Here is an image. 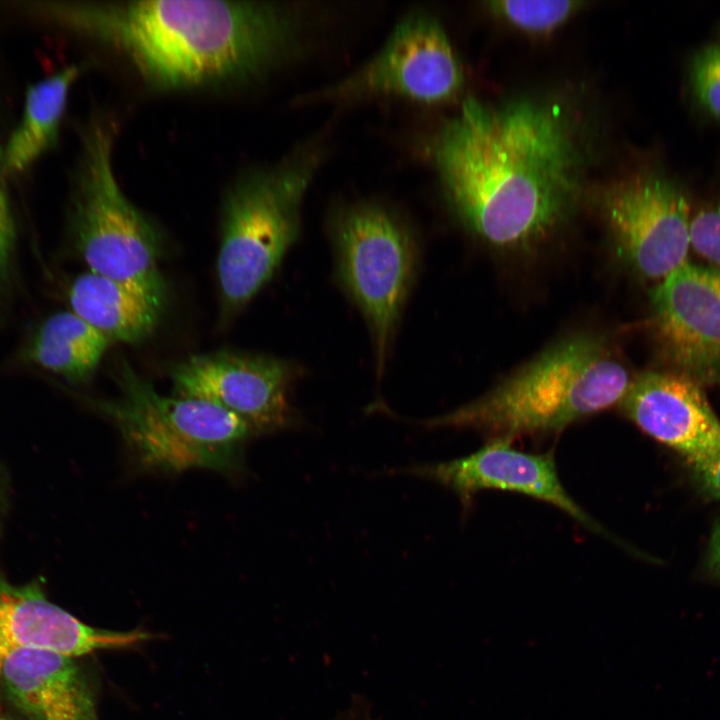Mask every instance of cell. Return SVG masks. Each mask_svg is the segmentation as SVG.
Returning a JSON list of instances; mask_svg holds the SVG:
<instances>
[{
    "label": "cell",
    "mask_w": 720,
    "mask_h": 720,
    "mask_svg": "<svg viewBox=\"0 0 720 720\" xmlns=\"http://www.w3.org/2000/svg\"><path fill=\"white\" fill-rule=\"evenodd\" d=\"M581 120L552 97L463 100L430 146L461 223L502 249L529 248L556 232L584 192L590 151Z\"/></svg>",
    "instance_id": "6da1fadb"
},
{
    "label": "cell",
    "mask_w": 720,
    "mask_h": 720,
    "mask_svg": "<svg viewBox=\"0 0 720 720\" xmlns=\"http://www.w3.org/2000/svg\"><path fill=\"white\" fill-rule=\"evenodd\" d=\"M22 13L106 43L159 89L254 78L287 56L299 31L288 8L263 1L40 0Z\"/></svg>",
    "instance_id": "7a4b0ae2"
},
{
    "label": "cell",
    "mask_w": 720,
    "mask_h": 720,
    "mask_svg": "<svg viewBox=\"0 0 720 720\" xmlns=\"http://www.w3.org/2000/svg\"><path fill=\"white\" fill-rule=\"evenodd\" d=\"M631 380L607 337L576 333L545 349L479 398L417 423L430 429H473L490 440L558 433L619 405Z\"/></svg>",
    "instance_id": "3957f363"
},
{
    "label": "cell",
    "mask_w": 720,
    "mask_h": 720,
    "mask_svg": "<svg viewBox=\"0 0 720 720\" xmlns=\"http://www.w3.org/2000/svg\"><path fill=\"white\" fill-rule=\"evenodd\" d=\"M319 139L242 176L226 194L217 260L222 315L232 317L270 280L299 232L300 207L324 159Z\"/></svg>",
    "instance_id": "277c9868"
},
{
    "label": "cell",
    "mask_w": 720,
    "mask_h": 720,
    "mask_svg": "<svg viewBox=\"0 0 720 720\" xmlns=\"http://www.w3.org/2000/svg\"><path fill=\"white\" fill-rule=\"evenodd\" d=\"M115 126L96 119L81 134L69 229L89 271L140 291L160 306L166 284L159 270L157 228L125 196L113 168Z\"/></svg>",
    "instance_id": "5b68a950"
},
{
    "label": "cell",
    "mask_w": 720,
    "mask_h": 720,
    "mask_svg": "<svg viewBox=\"0 0 720 720\" xmlns=\"http://www.w3.org/2000/svg\"><path fill=\"white\" fill-rule=\"evenodd\" d=\"M121 395L89 399L119 430L144 468L181 472L205 468L233 474L246 441L254 436L241 418L210 402L159 394L122 360L116 370Z\"/></svg>",
    "instance_id": "8992f818"
},
{
    "label": "cell",
    "mask_w": 720,
    "mask_h": 720,
    "mask_svg": "<svg viewBox=\"0 0 720 720\" xmlns=\"http://www.w3.org/2000/svg\"><path fill=\"white\" fill-rule=\"evenodd\" d=\"M331 232L341 281L370 328L380 378L415 273L414 239L399 216L374 202L340 209Z\"/></svg>",
    "instance_id": "52a82bcc"
},
{
    "label": "cell",
    "mask_w": 720,
    "mask_h": 720,
    "mask_svg": "<svg viewBox=\"0 0 720 720\" xmlns=\"http://www.w3.org/2000/svg\"><path fill=\"white\" fill-rule=\"evenodd\" d=\"M463 81L460 60L440 21L428 13L414 12L400 20L366 63L302 101L394 96L434 104L457 96Z\"/></svg>",
    "instance_id": "ba28073f"
},
{
    "label": "cell",
    "mask_w": 720,
    "mask_h": 720,
    "mask_svg": "<svg viewBox=\"0 0 720 720\" xmlns=\"http://www.w3.org/2000/svg\"><path fill=\"white\" fill-rule=\"evenodd\" d=\"M601 208L619 258L639 275L663 279L687 262L690 204L668 179L630 174L605 191Z\"/></svg>",
    "instance_id": "9c48e42d"
},
{
    "label": "cell",
    "mask_w": 720,
    "mask_h": 720,
    "mask_svg": "<svg viewBox=\"0 0 720 720\" xmlns=\"http://www.w3.org/2000/svg\"><path fill=\"white\" fill-rule=\"evenodd\" d=\"M179 397L215 404L241 418L254 435L297 426L290 401L291 363L266 355L220 350L191 355L169 370Z\"/></svg>",
    "instance_id": "30bf717a"
},
{
    "label": "cell",
    "mask_w": 720,
    "mask_h": 720,
    "mask_svg": "<svg viewBox=\"0 0 720 720\" xmlns=\"http://www.w3.org/2000/svg\"><path fill=\"white\" fill-rule=\"evenodd\" d=\"M666 359L698 384L720 381V269L685 262L651 292Z\"/></svg>",
    "instance_id": "8fae6325"
},
{
    "label": "cell",
    "mask_w": 720,
    "mask_h": 720,
    "mask_svg": "<svg viewBox=\"0 0 720 720\" xmlns=\"http://www.w3.org/2000/svg\"><path fill=\"white\" fill-rule=\"evenodd\" d=\"M435 481L452 490L466 507L483 490H502L529 496L562 510L578 523L617 542L566 491L551 453L520 451L507 439H491L465 457L447 462L414 465L393 470Z\"/></svg>",
    "instance_id": "7c38bea8"
},
{
    "label": "cell",
    "mask_w": 720,
    "mask_h": 720,
    "mask_svg": "<svg viewBox=\"0 0 720 720\" xmlns=\"http://www.w3.org/2000/svg\"><path fill=\"white\" fill-rule=\"evenodd\" d=\"M619 406L642 431L694 468L720 451V420L700 384L680 373L649 371L632 378Z\"/></svg>",
    "instance_id": "4fadbf2b"
},
{
    "label": "cell",
    "mask_w": 720,
    "mask_h": 720,
    "mask_svg": "<svg viewBox=\"0 0 720 720\" xmlns=\"http://www.w3.org/2000/svg\"><path fill=\"white\" fill-rule=\"evenodd\" d=\"M147 638L143 631L94 628L49 601L38 583L16 585L0 573V669L19 650H48L74 658Z\"/></svg>",
    "instance_id": "5bb4252c"
},
{
    "label": "cell",
    "mask_w": 720,
    "mask_h": 720,
    "mask_svg": "<svg viewBox=\"0 0 720 720\" xmlns=\"http://www.w3.org/2000/svg\"><path fill=\"white\" fill-rule=\"evenodd\" d=\"M0 680L27 720H97L92 692L72 657L19 650L3 662Z\"/></svg>",
    "instance_id": "9a60e30c"
},
{
    "label": "cell",
    "mask_w": 720,
    "mask_h": 720,
    "mask_svg": "<svg viewBox=\"0 0 720 720\" xmlns=\"http://www.w3.org/2000/svg\"><path fill=\"white\" fill-rule=\"evenodd\" d=\"M71 311L111 342L136 344L154 331L162 306L123 283L87 272L68 290Z\"/></svg>",
    "instance_id": "2e32d148"
},
{
    "label": "cell",
    "mask_w": 720,
    "mask_h": 720,
    "mask_svg": "<svg viewBox=\"0 0 720 720\" xmlns=\"http://www.w3.org/2000/svg\"><path fill=\"white\" fill-rule=\"evenodd\" d=\"M82 71L69 65L27 88L22 117L3 148L7 173L23 172L56 144L70 88Z\"/></svg>",
    "instance_id": "e0dca14e"
},
{
    "label": "cell",
    "mask_w": 720,
    "mask_h": 720,
    "mask_svg": "<svg viewBox=\"0 0 720 720\" xmlns=\"http://www.w3.org/2000/svg\"><path fill=\"white\" fill-rule=\"evenodd\" d=\"M110 343L73 311H61L35 329L26 356L35 365L79 384L93 376Z\"/></svg>",
    "instance_id": "ac0fdd59"
},
{
    "label": "cell",
    "mask_w": 720,
    "mask_h": 720,
    "mask_svg": "<svg viewBox=\"0 0 720 720\" xmlns=\"http://www.w3.org/2000/svg\"><path fill=\"white\" fill-rule=\"evenodd\" d=\"M489 10L521 31L544 35L563 25L581 9L571 0H501L487 3Z\"/></svg>",
    "instance_id": "d6986e66"
},
{
    "label": "cell",
    "mask_w": 720,
    "mask_h": 720,
    "mask_svg": "<svg viewBox=\"0 0 720 720\" xmlns=\"http://www.w3.org/2000/svg\"><path fill=\"white\" fill-rule=\"evenodd\" d=\"M692 80L700 103L711 115L720 119V46L706 47L697 54Z\"/></svg>",
    "instance_id": "ffe728a7"
},
{
    "label": "cell",
    "mask_w": 720,
    "mask_h": 720,
    "mask_svg": "<svg viewBox=\"0 0 720 720\" xmlns=\"http://www.w3.org/2000/svg\"><path fill=\"white\" fill-rule=\"evenodd\" d=\"M690 244L699 255L720 269V203L692 216Z\"/></svg>",
    "instance_id": "44dd1931"
},
{
    "label": "cell",
    "mask_w": 720,
    "mask_h": 720,
    "mask_svg": "<svg viewBox=\"0 0 720 720\" xmlns=\"http://www.w3.org/2000/svg\"><path fill=\"white\" fill-rule=\"evenodd\" d=\"M17 231L14 215L4 186L0 183V297L7 293L12 284Z\"/></svg>",
    "instance_id": "7402d4cb"
},
{
    "label": "cell",
    "mask_w": 720,
    "mask_h": 720,
    "mask_svg": "<svg viewBox=\"0 0 720 720\" xmlns=\"http://www.w3.org/2000/svg\"><path fill=\"white\" fill-rule=\"evenodd\" d=\"M333 720H384L365 696H352Z\"/></svg>",
    "instance_id": "603a6c76"
},
{
    "label": "cell",
    "mask_w": 720,
    "mask_h": 720,
    "mask_svg": "<svg viewBox=\"0 0 720 720\" xmlns=\"http://www.w3.org/2000/svg\"><path fill=\"white\" fill-rule=\"evenodd\" d=\"M694 470L701 488L709 496L720 500V451L712 460Z\"/></svg>",
    "instance_id": "cb8c5ba5"
},
{
    "label": "cell",
    "mask_w": 720,
    "mask_h": 720,
    "mask_svg": "<svg viewBox=\"0 0 720 720\" xmlns=\"http://www.w3.org/2000/svg\"><path fill=\"white\" fill-rule=\"evenodd\" d=\"M709 570L720 579V522L714 527L708 549Z\"/></svg>",
    "instance_id": "d4e9b609"
},
{
    "label": "cell",
    "mask_w": 720,
    "mask_h": 720,
    "mask_svg": "<svg viewBox=\"0 0 720 720\" xmlns=\"http://www.w3.org/2000/svg\"><path fill=\"white\" fill-rule=\"evenodd\" d=\"M3 162V148L0 146V168H2Z\"/></svg>",
    "instance_id": "484cf974"
},
{
    "label": "cell",
    "mask_w": 720,
    "mask_h": 720,
    "mask_svg": "<svg viewBox=\"0 0 720 720\" xmlns=\"http://www.w3.org/2000/svg\"><path fill=\"white\" fill-rule=\"evenodd\" d=\"M0 720H4V719H1V718H0Z\"/></svg>",
    "instance_id": "4316f807"
}]
</instances>
